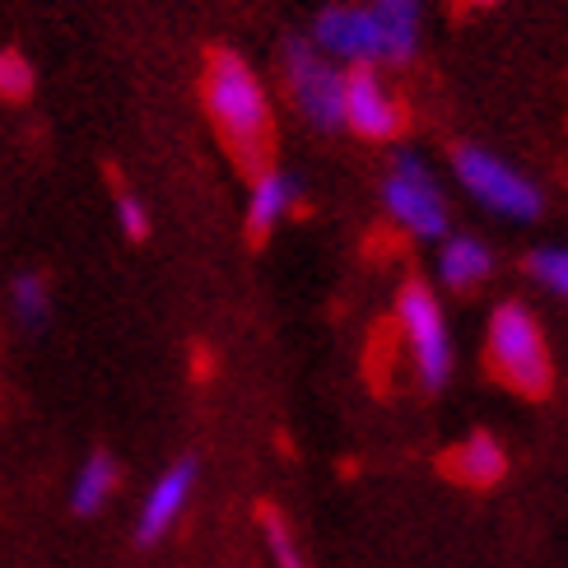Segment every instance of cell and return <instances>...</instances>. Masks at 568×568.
I'll return each instance as SVG.
<instances>
[{"mask_svg":"<svg viewBox=\"0 0 568 568\" xmlns=\"http://www.w3.org/2000/svg\"><path fill=\"white\" fill-rule=\"evenodd\" d=\"M396 322H400V336L410 345V359L419 383L438 392L447 377H453V336H447V322H443V307L434 298L429 284L410 280L396 298Z\"/></svg>","mask_w":568,"mask_h":568,"instance_id":"3","label":"cell"},{"mask_svg":"<svg viewBox=\"0 0 568 568\" xmlns=\"http://www.w3.org/2000/svg\"><path fill=\"white\" fill-rule=\"evenodd\" d=\"M377 33H383V61L406 65L419 47V0H377L373 6Z\"/></svg>","mask_w":568,"mask_h":568,"instance_id":"15","label":"cell"},{"mask_svg":"<svg viewBox=\"0 0 568 568\" xmlns=\"http://www.w3.org/2000/svg\"><path fill=\"white\" fill-rule=\"evenodd\" d=\"M383 205L400 229L415 233V239H443L447 233V201L415 154H396L392 173L383 182Z\"/></svg>","mask_w":568,"mask_h":568,"instance_id":"6","label":"cell"},{"mask_svg":"<svg viewBox=\"0 0 568 568\" xmlns=\"http://www.w3.org/2000/svg\"><path fill=\"white\" fill-rule=\"evenodd\" d=\"M205 112L247 169L262 173L271 150V99L266 84L239 52H210L205 61Z\"/></svg>","mask_w":568,"mask_h":568,"instance_id":"1","label":"cell"},{"mask_svg":"<svg viewBox=\"0 0 568 568\" xmlns=\"http://www.w3.org/2000/svg\"><path fill=\"white\" fill-rule=\"evenodd\" d=\"M494 271V252L470 239V233H447L443 239V252H438V275L447 290H476V284H485Z\"/></svg>","mask_w":568,"mask_h":568,"instance_id":"14","label":"cell"},{"mask_svg":"<svg viewBox=\"0 0 568 568\" xmlns=\"http://www.w3.org/2000/svg\"><path fill=\"white\" fill-rule=\"evenodd\" d=\"M262 531H266V550H271V559H275V568H307V559H303V550H298V540H294V531H290V523H284L280 513H262Z\"/></svg>","mask_w":568,"mask_h":568,"instance_id":"17","label":"cell"},{"mask_svg":"<svg viewBox=\"0 0 568 568\" xmlns=\"http://www.w3.org/2000/svg\"><path fill=\"white\" fill-rule=\"evenodd\" d=\"M447 476L470 485V489H489L508 476V453L494 434H470L466 443H457L447 453Z\"/></svg>","mask_w":568,"mask_h":568,"instance_id":"11","label":"cell"},{"mask_svg":"<svg viewBox=\"0 0 568 568\" xmlns=\"http://www.w3.org/2000/svg\"><path fill=\"white\" fill-rule=\"evenodd\" d=\"M489 368L513 392L546 396L550 392V345L540 336V322L523 303H499L489 317Z\"/></svg>","mask_w":568,"mask_h":568,"instance_id":"2","label":"cell"},{"mask_svg":"<svg viewBox=\"0 0 568 568\" xmlns=\"http://www.w3.org/2000/svg\"><path fill=\"white\" fill-rule=\"evenodd\" d=\"M33 89H38L33 61L23 57V52H14V47H0V99H6V103H23Z\"/></svg>","mask_w":568,"mask_h":568,"instance_id":"16","label":"cell"},{"mask_svg":"<svg viewBox=\"0 0 568 568\" xmlns=\"http://www.w3.org/2000/svg\"><path fill=\"white\" fill-rule=\"evenodd\" d=\"M345 126L364 140H396L406 116H400V103L392 99V89L373 75V70H354L345 75Z\"/></svg>","mask_w":568,"mask_h":568,"instance_id":"9","label":"cell"},{"mask_svg":"<svg viewBox=\"0 0 568 568\" xmlns=\"http://www.w3.org/2000/svg\"><path fill=\"white\" fill-rule=\"evenodd\" d=\"M317 52L331 61H349L368 70L373 61H383V33H377V19L373 10H359V6H326L313 23V38Z\"/></svg>","mask_w":568,"mask_h":568,"instance_id":"7","label":"cell"},{"mask_svg":"<svg viewBox=\"0 0 568 568\" xmlns=\"http://www.w3.org/2000/svg\"><path fill=\"white\" fill-rule=\"evenodd\" d=\"M52 307H57V294H52V280H47L42 271H14L10 275L6 313L23 336H38V331L52 326Z\"/></svg>","mask_w":568,"mask_h":568,"instance_id":"12","label":"cell"},{"mask_svg":"<svg viewBox=\"0 0 568 568\" xmlns=\"http://www.w3.org/2000/svg\"><path fill=\"white\" fill-rule=\"evenodd\" d=\"M196 476H201L196 457H178L145 489V504H140V513H135V540L140 546H159V540L182 523V513H186V504H192V494H196Z\"/></svg>","mask_w":568,"mask_h":568,"instance_id":"8","label":"cell"},{"mask_svg":"<svg viewBox=\"0 0 568 568\" xmlns=\"http://www.w3.org/2000/svg\"><path fill=\"white\" fill-rule=\"evenodd\" d=\"M284 80H290L294 108L317 131H341L345 126V108H341L345 103V75L307 38L284 42Z\"/></svg>","mask_w":568,"mask_h":568,"instance_id":"4","label":"cell"},{"mask_svg":"<svg viewBox=\"0 0 568 568\" xmlns=\"http://www.w3.org/2000/svg\"><path fill=\"white\" fill-rule=\"evenodd\" d=\"M298 205V178L284 169H262L252 178L247 192V229L252 239H266L275 224H284V215H294Z\"/></svg>","mask_w":568,"mask_h":568,"instance_id":"10","label":"cell"},{"mask_svg":"<svg viewBox=\"0 0 568 568\" xmlns=\"http://www.w3.org/2000/svg\"><path fill=\"white\" fill-rule=\"evenodd\" d=\"M531 275L555 290L559 298H568V247H540L531 252Z\"/></svg>","mask_w":568,"mask_h":568,"instance_id":"19","label":"cell"},{"mask_svg":"<svg viewBox=\"0 0 568 568\" xmlns=\"http://www.w3.org/2000/svg\"><path fill=\"white\" fill-rule=\"evenodd\" d=\"M476 6H494V0H476Z\"/></svg>","mask_w":568,"mask_h":568,"instance_id":"20","label":"cell"},{"mask_svg":"<svg viewBox=\"0 0 568 568\" xmlns=\"http://www.w3.org/2000/svg\"><path fill=\"white\" fill-rule=\"evenodd\" d=\"M453 169H457V178H462L466 192L476 196L485 210H494V215L523 220V224L540 215V192H536V182L523 178V173H517L513 163H504L499 154L466 145V150H457Z\"/></svg>","mask_w":568,"mask_h":568,"instance_id":"5","label":"cell"},{"mask_svg":"<svg viewBox=\"0 0 568 568\" xmlns=\"http://www.w3.org/2000/svg\"><path fill=\"white\" fill-rule=\"evenodd\" d=\"M116 485H122V466H116V457L112 453H89L75 466V476H70V513L99 517L116 499Z\"/></svg>","mask_w":568,"mask_h":568,"instance_id":"13","label":"cell"},{"mask_svg":"<svg viewBox=\"0 0 568 568\" xmlns=\"http://www.w3.org/2000/svg\"><path fill=\"white\" fill-rule=\"evenodd\" d=\"M112 215H116V229L126 233L131 243H145L150 239V205H145V196H135V192H126V186H116V196H112Z\"/></svg>","mask_w":568,"mask_h":568,"instance_id":"18","label":"cell"}]
</instances>
